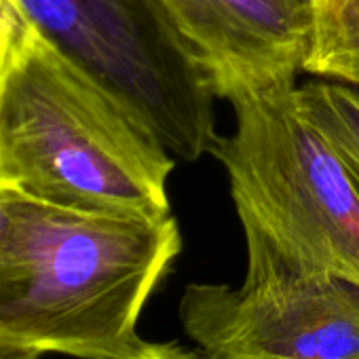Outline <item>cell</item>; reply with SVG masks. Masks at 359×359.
Here are the masks:
<instances>
[{
	"mask_svg": "<svg viewBox=\"0 0 359 359\" xmlns=\"http://www.w3.org/2000/svg\"><path fill=\"white\" fill-rule=\"evenodd\" d=\"M180 252L173 214L64 208L13 189L0 241V334L41 353L127 359Z\"/></svg>",
	"mask_w": 359,
	"mask_h": 359,
	"instance_id": "obj_1",
	"label": "cell"
},
{
	"mask_svg": "<svg viewBox=\"0 0 359 359\" xmlns=\"http://www.w3.org/2000/svg\"><path fill=\"white\" fill-rule=\"evenodd\" d=\"M0 167L45 203L171 214L175 156L36 30L0 76Z\"/></svg>",
	"mask_w": 359,
	"mask_h": 359,
	"instance_id": "obj_2",
	"label": "cell"
},
{
	"mask_svg": "<svg viewBox=\"0 0 359 359\" xmlns=\"http://www.w3.org/2000/svg\"><path fill=\"white\" fill-rule=\"evenodd\" d=\"M235 129L212 154L243 233L292 262L359 285V171L311 123L298 87L231 102Z\"/></svg>",
	"mask_w": 359,
	"mask_h": 359,
	"instance_id": "obj_3",
	"label": "cell"
},
{
	"mask_svg": "<svg viewBox=\"0 0 359 359\" xmlns=\"http://www.w3.org/2000/svg\"><path fill=\"white\" fill-rule=\"evenodd\" d=\"M34 30L121 102L175 156L212 154L216 97L156 0H20Z\"/></svg>",
	"mask_w": 359,
	"mask_h": 359,
	"instance_id": "obj_4",
	"label": "cell"
},
{
	"mask_svg": "<svg viewBox=\"0 0 359 359\" xmlns=\"http://www.w3.org/2000/svg\"><path fill=\"white\" fill-rule=\"evenodd\" d=\"M243 235V283H191L180 300V321L203 355L359 359V285L292 262L256 233Z\"/></svg>",
	"mask_w": 359,
	"mask_h": 359,
	"instance_id": "obj_5",
	"label": "cell"
},
{
	"mask_svg": "<svg viewBox=\"0 0 359 359\" xmlns=\"http://www.w3.org/2000/svg\"><path fill=\"white\" fill-rule=\"evenodd\" d=\"M210 93L241 95L296 85L315 43V0H156Z\"/></svg>",
	"mask_w": 359,
	"mask_h": 359,
	"instance_id": "obj_6",
	"label": "cell"
},
{
	"mask_svg": "<svg viewBox=\"0 0 359 359\" xmlns=\"http://www.w3.org/2000/svg\"><path fill=\"white\" fill-rule=\"evenodd\" d=\"M306 74L359 87V0H315Z\"/></svg>",
	"mask_w": 359,
	"mask_h": 359,
	"instance_id": "obj_7",
	"label": "cell"
},
{
	"mask_svg": "<svg viewBox=\"0 0 359 359\" xmlns=\"http://www.w3.org/2000/svg\"><path fill=\"white\" fill-rule=\"evenodd\" d=\"M311 123L359 171V87L338 81H311L298 87Z\"/></svg>",
	"mask_w": 359,
	"mask_h": 359,
	"instance_id": "obj_8",
	"label": "cell"
},
{
	"mask_svg": "<svg viewBox=\"0 0 359 359\" xmlns=\"http://www.w3.org/2000/svg\"><path fill=\"white\" fill-rule=\"evenodd\" d=\"M34 32L20 0H0V57L9 60Z\"/></svg>",
	"mask_w": 359,
	"mask_h": 359,
	"instance_id": "obj_9",
	"label": "cell"
},
{
	"mask_svg": "<svg viewBox=\"0 0 359 359\" xmlns=\"http://www.w3.org/2000/svg\"><path fill=\"white\" fill-rule=\"evenodd\" d=\"M127 359H210L195 351L184 348L177 342H148L142 340L140 348Z\"/></svg>",
	"mask_w": 359,
	"mask_h": 359,
	"instance_id": "obj_10",
	"label": "cell"
},
{
	"mask_svg": "<svg viewBox=\"0 0 359 359\" xmlns=\"http://www.w3.org/2000/svg\"><path fill=\"white\" fill-rule=\"evenodd\" d=\"M0 359H43V353L0 334Z\"/></svg>",
	"mask_w": 359,
	"mask_h": 359,
	"instance_id": "obj_11",
	"label": "cell"
},
{
	"mask_svg": "<svg viewBox=\"0 0 359 359\" xmlns=\"http://www.w3.org/2000/svg\"><path fill=\"white\" fill-rule=\"evenodd\" d=\"M13 189L15 187H0V241H3L7 229H9V220H11V197H13Z\"/></svg>",
	"mask_w": 359,
	"mask_h": 359,
	"instance_id": "obj_12",
	"label": "cell"
},
{
	"mask_svg": "<svg viewBox=\"0 0 359 359\" xmlns=\"http://www.w3.org/2000/svg\"><path fill=\"white\" fill-rule=\"evenodd\" d=\"M7 62L9 60H5V57H0V76H3V70H5V66H7ZM11 182L5 177V171H3V167H0V187H9ZM13 187V184H11Z\"/></svg>",
	"mask_w": 359,
	"mask_h": 359,
	"instance_id": "obj_13",
	"label": "cell"
}]
</instances>
